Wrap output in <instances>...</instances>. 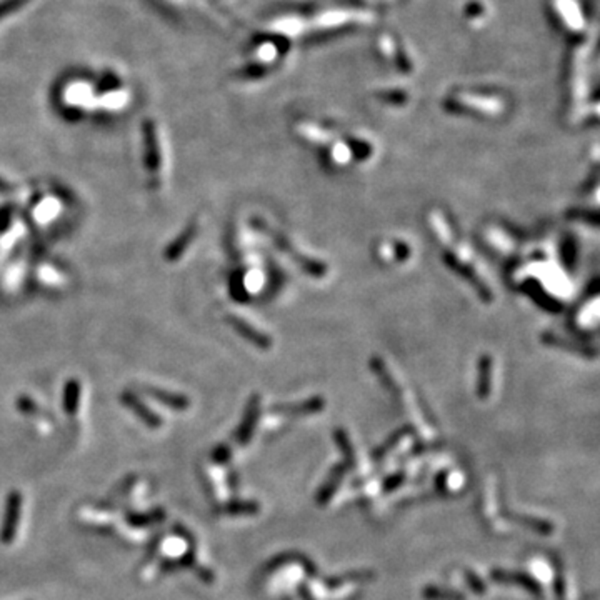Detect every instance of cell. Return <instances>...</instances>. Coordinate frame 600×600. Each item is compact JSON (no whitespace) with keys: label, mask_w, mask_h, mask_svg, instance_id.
Wrapping results in <instances>:
<instances>
[{"label":"cell","mask_w":600,"mask_h":600,"mask_svg":"<svg viewBox=\"0 0 600 600\" xmlns=\"http://www.w3.org/2000/svg\"><path fill=\"white\" fill-rule=\"evenodd\" d=\"M142 139H144V164L145 168L155 173L162 168V152H160L157 127L152 119H147L142 124Z\"/></svg>","instance_id":"1"},{"label":"cell","mask_w":600,"mask_h":600,"mask_svg":"<svg viewBox=\"0 0 600 600\" xmlns=\"http://www.w3.org/2000/svg\"><path fill=\"white\" fill-rule=\"evenodd\" d=\"M120 400H122L124 406H126L127 408H131V411L133 413H135V415L139 417L140 420H144L145 424H149L150 427H154V429H157L159 425H162V419H159V417L155 415V413L152 411H150V408L147 407L145 404L142 402V400L139 397H137L135 394L124 392L122 397H120Z\"/></svg>","instance_id":"2"},{"label":"cell","mask_w":600,"mask_h":600,"mask_svg":"<svg viewBox=\"0 0 600 600\" xmlns=\"http://www.w3.org/2000/svg\"><path fill=\"white\" fill-rule=\"evenodd\" d=\"M195 235H197V227H195V224H190L189 227H185L184 232H182V234L179 235V237H177L175 240H173V242L171 244V246L167 247V251H166V259H167L168 262H177V260H180L182 257L185 255L187 248H189L190 246H192V242H194Z\"/></svg>","instance_id":"3"},{"label":"cell","mask_w":600,"mask_h":600,"mask_svg":"<svg viewBox=\"0 0 600 600\" xmlns=\"http://www.w3.org/2000/svg\"><path fill=\"white\" fill-rule=\"evenodd\" d=\"M145 392L150 395V397H154L157 402L164 404V406L175 408V411H185V408L190 407V399L185 397V395L177 394V392H168V390L164 389H157V387L152 385H147L145 387Z\"/></svg>","instance_id":"4"},{"label":"cell","mask_w":600,"mask_h":600,"mask_svg":"<svg viewBox=\"0 0 600 600\" xmlns=\"http://www.w3.org/2000/svg\"><path fill=\"white\" fill-rule=\"evenodd\" d=\"M80 395H82V385L79 380H69L64 390V408L69 413H75L80 404Z\"/></svg>","instance_id":"5"},{"label":"cell","mask_w":600,"mask_h":600,"mask_svg":"<svg viewBox=\"0 0 600 600\" xmlns=\"http://www.w3.org/2000/svg\"><path fill=\"white\" fill-rule=\"evenodd\" d=\"M30 0H0V20L6 19L11 13L20 11Z\"/></svg>","instance_id":"6"},{"label":"cell","mask_w":600,"mask_h":600,"mask_svg":"<svg viewBox=\"0 0 600 600\" xmlns=\"http://www.w3.org/2000/svg\"><path fill=\"white\" fill-rule=\"evenodd\" d=\"M12 190H13V185L8 184L6 179H2V177H0V194H8V192H12Z\"/></svg>","instance_id":"7"}]
</instances>
